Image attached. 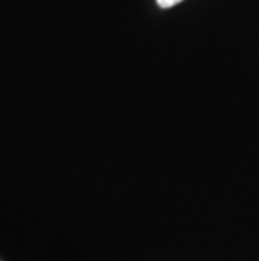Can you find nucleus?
Returning a JSON list of instances; mask_svg holds the SVG:
<instances>
[{
	"instance_id": "1",
	"label": "nucleus",
	"mask_w": 259,
	"mask_h": 261,
	"mask_svg": "<svg viewBox=\"0 0 259 261\" xmlns=\"http://www.w3.org/2000/svg\"><path fill=\"white\" fill-rule=\"evenodd\" d=\"M179 2H182V0H157V4L162 9H170V7H174V5H177Z\"/></svg>"
},
{
	"instance_id": "2",
	"label": "nucleus",
	"mask_w": 259,
	"mask_h": 261,
	"mask_svg": "<svg viewBox=\"0 0 259 261\" xmlns=\"http://www.w3.org/2000/svg\"><path fill=\"white\" fill-rule=\"evenodd\" d=\"M0 261H4V259H2V258H0Z\"/></svg>"
}]
</instances>
